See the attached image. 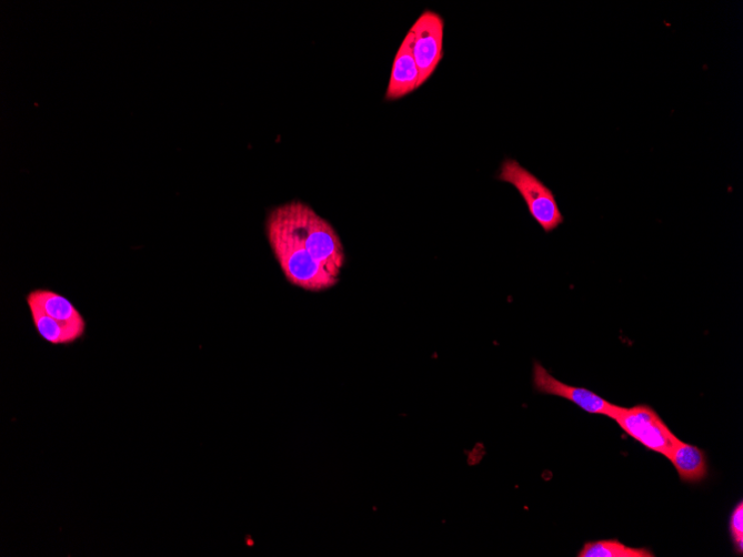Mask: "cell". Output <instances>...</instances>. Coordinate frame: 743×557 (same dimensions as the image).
I'll return each mask as SVG.
<instances>
[{"instance_id":"1","label":"cell","mask_w":743,"mask_h":557,"mask_svg":"<svg viewBox=\"0 0 743 557\" xmlns=\"http://www.w3.org/2000/svg\"><path fill=\"white\" fill-rule=\"evenodd\" d=\"M265 231L271 250L290 284L312 293L338 285L340 280L311 257L283 205L269 212Z\"/></svg>"},{"instance_id":"2","label":"cell","mask_w":743,"mask_h":557,"mask_svg":"<svg viewBox=\"0 0 743 557\" xmlns=\"http://www.w3.org/2000/svg\"><path fill=\"white\" fill-rule=\"evenodd\" d=\"M283 207L311 257L340 280L347 257L343 243L332 224L304 202L292 201L283 204Z\"/></svg>"},{"instance_id":"3","label":"cell","mask_w":743,"mask_h":557,"mask_svg":"<svg viewBox=\"0 0 743 557\" xmlns=\"http://www.w3.org/2000/svg\"><path fill=\"white\" fill-rule=\"evenodd\" d=\"M498 180L514 186L524 200L530 215L545 233L555 231L564 223L553 192L515 160L503 161Z\"/></svg>"},{"instance_id":"4","label":"cell","mask_w":743,"mask_h":557,"mask_svg":"<svg viewBox=\"0 0 743 557\" xmlns=\"http://www.w3.org/2000/svg\"><path fill=\"white\" fill-rule=\"evenodd\" d=\"M612 418L629 436L667 459L680 443V439L649 405L640 404L630 408L616 406Z\"/></svg>"},{"instance_id":"5","label":"cell","mask_w":743,"mask_h":557,"mask_svg":"<svg viewBox=\"0 0 743 557\" xmlns=\"http://www.w3.org/2000/svg\"><path fill=\"white\" fill-rule=\"evenodd\" d=\"M412 53L420 72L419 88L434 74L443 60L444 21L434 12H424L409 31Z\"/></svg>"},{"instance_id":"6","label":"cell","mask_w":743,"mask_h":557,"mask_svg":"<svg viewBox=\"0 0 743 557\" xmlns=\"http://www.w3.org/2000/svg\"><path fill=\"white\" fill-rule=\"evenodd\" d=\"M532 383L538 393L568 399L589 414L605 415L612 418L618 406L586 388L562 383L539 362L533 365Z\"/></svg>"},{"instance_id":"7","label":"cell","mask_w":743,"mask_h":557,"mask_svg":"<svg viewBox=\"0 0 743 557\" xmlns=\"http://www.w3.org/2000/svg\"><path fill=\"white\" fill-rule=\"evenodd\" d=\"M27 302L37 304L48 315L66 325L78 341L86 335L87 320L67 296L51 288H37L27 295Z\"/></svg>"},{"instance_id":"8","label":"cell","mask_w":743,"mask_h":557,"mask_svg":"<svg viewBox=\"0 0 743 557\" xmlns=\"http://www.w3.org/2000/svg\"><path fill=\"white\" fill-rule=\"evenodd\" d=\"M419 81L420 72L412 53V37L408 33L395 55L385 100L393 102L410 95L419 89Z\"/></svg>"},{"instance_id":"9","label":"cell","mask_w":743,"mask_h":557,"mask_svg":"<svg viewBox=\"0 0 743 557\" xmlns=\"http://www.w3.org/2000/svg\"><path fill=\"white\" fill-rule=\"evenodd\" d=\"M669 459L682 482L696 483L707 475L705 454L694 445L680 440Z\"/></svg>"},{"instance_id":"10","label":"cell","mask_w":743,"mask_h":557,"mask_svg":"<svg viewBox=\"0 0 743 557\" xmlns=\"http://www.w3.org/2000/svg\"><path fill=\"white\" fill-rule=\"evenodd\" d=\"M30 308L33 325L42 340L47 343L71 345L78 342L73 333L62 323L48 315L37 304L27 302Z\"/></svg>"},{"instance_id":"11","label":"cell","mask_w":743,"mask_h":557,"mask_svg":"<svg viewBox=\"0 0 743 557\" xmlns=\"http://www.w3.org/2000/svg\"><path fill=\"white\" fill-rule=\"evenodd\" d=\"M578 557H654L646 547H630L619 539H603L585 543Z\"/></svg>"},{"instance_id":"12","label":"cell","mask_w":743,"mask_h":557,"mask_svg":"<svg viewBox=\"0 0 743 557\" xmlns=\"http://www.w3.org/2000/svg\"><path fill=\"white\" fill-rule=\"evenodd\" d=\"M729 530L734 545V550L739 555L743 553V503L734 507L729 521Z\"/></svg>"}]
</instances>
